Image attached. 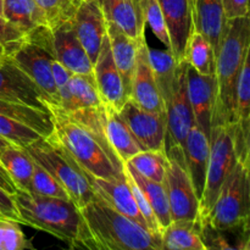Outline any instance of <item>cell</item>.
Returning <instances> with one entry per match:
<instances>
[{"label": "cell", "mask_w": 250, "mask_h": 250, "mask_svg": "<svg viewBox=\"0 0 250 250\" xmlns=\"http://www.w3.org/2000/svg\"><path fill=\"white\" fill-rule=\"evenodd\" d=\"M0 16H2V0H0Z\"/></svg>", "instance_id": "cell-50"}, {"label": "cell", "mask_w": 250, "mask_h": 250, "mask_svg": "<svg viewBox=\"0 0 250 250\" xmlns=\"http://www.w3.org/2000/svg\"><path fill=\"white\" fill-rule=\"evenodd\" d=\"M104 106L105 132H106L107 141L120 160L122 163H126L139 151H143V148L137 142L136 137L133 136L125 120L122 119L119 110L106 106V105Z\"/></svg>", "instance_id": "cell-24"}, {"label": "cell", "mask_w": 250, "mask_h": 250, "mask_svg": "<svg viewBox=\"0 0 250 250\" xmlns=\"http://www.w3.org/2000/svg\"><path fill=\"white\" fill-rule=\"evenodd\" d=\"M186 166L194 186L198 198L202 197L209 161V137L197 126L192 127L182 144Z\"/></svg>", "instance_id": "cell-21"}, {"label": "cell", "mask_w": 250, "mask_h": 250, "mask_svg": "<svg viewBox=\"0 0 250 250\" xmlns=\"http://www.w3.org/2000/svg\"><path fill=\"white\" fill-rule=\"evenodd\" d=\"M24 149L33 161L55 177L78 209L93 199L94 192L84 170L56 139L54 133L49 137H39Z\"/></svg>", "instance_id": "cell-5"}, {"label": "cell", "mask_w": 250, "mask_h": 250, "mask_svg": "<svg viewBox=\"0 0 250 250\" xmlns=\"http://www.w3.org/2000/svg\"><path fill=\"white\" fill-rule=\"evenodd\" d=\"M54 136L85 172L100 178H125L124 163L114 151L105 132V106L66 111L46 103Z\"/></svg>", "instance_id": "cell-1"}, {"label": "cell", "mask_w": 250, "mask_h": 250, "mask_svg": "<svg viewBox=\"0 0 250 250\" xmlns=\"http://www.w3.org/2000/svg\"><path fill=\"white\" fill-rule=\"evenodd\" d=\"M12 198L22 225L46 232L73 248L80 225L78 208L73 202L21 190Z\"/></svg>", "instance_id": "cell-4"}, {"label": "cell", "mask_w": 250, "mask_h": 250, "mask_svg": "<svg viewBox=\"0 0 250 250\" xmlns=\"http://www.w3.org/2000/svg\"><path fill=\"white\" fill-rule=\"evenodd\" d=\"M0 137L9 143L26 148L42 136L27 125L0 115Z\"/></svg>", "instance_id": "cell-38"}, {"label": "cell", "mask_w": 250, "mask_h": 250, "mask_svg": "<svg viewBox=\"0 0 250 250\" xmlns=\"http://www.w3.org/2000/svg\"><path fill=\"white\" fill-rule=\"evenodd\" d=\"M0 164L11 177L17 190L29 192L34 161L26 149L9 143L0 150Z\"/></svg>", "instance_id": "cell-27"}, {"label": "cell", "mask_w": 250, "mask_h": 250, "mask_svg": "<svg viewBox=\"0 0 250 250\" xmlns=\"http://www.w3.org/2000/svg\"><path fill=\"white\" fill-rule=\"evenodd\" d=\"M6 56L41 88L48 104L59 105L58 90L51 73L54 54L48 27L27 33L23 41Z\"/></svg>", "instance_id": "cell-6"}, {"label": "cell", "mask_w": 250, "mask_h": 250, "mask_svg": "<svg viewBox=\"0 0 250 250\" xmlns=\"http://www.w3.org/2000/svg\"><path fill=\"white\" fill-rule=\"evenodd\" d=\"M81 1H82V0H81Z\"/></svg>", "instance_id": "cell-53"}, {"label": "cell", "mask_w": 250, "mask_h": 250, "mask_svg": "<svg viewBox=\"0 0 250 250\" xmlns=\"http://www.w3.org/2000/svg\"><path fill=\"white\" fill-rule=\"evenodd\" d=\"M106 21L112 22L128 37L139 42L144 38L146 22L139 16L133 0H99Z\"/></svg>", "instance_id": "cell-25"}, {"label": "cell", "mask_w": 250, "mask_h": 250, "mask_svg": "<svg viewBox=\"0 0 250 250\" xmlns=\"http://www.w3.org/2000/svg\"><path fill=\"white\" fill-rule=\"evenodd\" d=\"M192 19L193 28L210 42L217 56L227 20L222 0H192Z\"/></svg>", "instance_id": "cell-20"}, {"label": "cell", "mask_w": 250, "mask_h": 250, "mask_svg": "<svg viewBox=\"0 0 250 250\" xmlns=\"http://www.w3.org/2000/svg\"><path fill=\"white\" fill-rule=\"evenodd\" d=\"M205 250L198 220L171 221L161 229V250Z\"/></svg>", "instance_id": "cell-26"}, {"label": "cell", "mask_w": 250, "mask_h": 250, "mask_svg": "<svg viewBox=\"0 0 250 250\" xmlns=\"http://www.w3.org/2000/svg\"><path fill=\"white\" fill-rule=\"evenodd\" d=\"M0 212L6 219L14 220L19 224H22V220L20 217L19 211H17L16 205H15L14 198L9 193L5 192L2 188H0Z\"/></svg>", "instance_id": "cell-45"}, {"label": "cell", "mask_w": 250, "mask_h": 250, "mask_svg": "<svg viewBox=\"0 0 250 250\" xmlns=\"http://www.w3.org/2000/svg\"><path fill=\"white\" fill-rule=\"evenodd\" d=\"M45 16L48 28L51 29L72 19L81 0H34Z\"/></svg>", "instance_id": "cell-37"}, {"label": "cell", "mask_w": 250, "mask_h": 250, "mask_svg": "<svg viewBox=\"0 0 250 250\" xmlns=\"http://www.w3.org/2000/svg\"><path fill=\"white\" fill-rule=\"evenodd\" d=\"M71 22L85 53L94 63L106 36V19L99 0H82Z\"/></svg>", "instance_id": "cell-13"}, {"label": "cell", "mask_w": 250, "mask_h": 250, "mask_svg": "<svg viewBox=\"0 0 250 250\" xmlns=\"http://www.w3.org/2000/svg\"><path fill=\"white\" fill-rule=\"evenodd\" d=\"M85 176H87L88 181L92 186L93 192L95 194L102 197L107 204L111 205L114 209L124 214L125 216L129 217L133 221L141 224L142 226L146 227V221H144L143 216H142L141 211L137 207L133 194H132L127 177L122 178V180H119V178L110 180V178L94 177L88 172H85Z\"/></svg>", "instance_id": "cell-18"}, {"label": "cell", "mask_w": 250, "mask_h": 250, "mask_svg": "<svg viewBox=\"0 0 250 250\" xmlns=\"http://www.w3.org/2000/svg\"><path fill=\"white\" fill-rule=\"evenodd\" d=\"M125 175H126L127 181H128L129 188H131L132 194H133L134 200H136V203H137V207H138L139 211H141L142 216H143L144 221H146V227H148L149 231H150L151 233L161 236L160 226H159V222H158V220H156V216H155V214H154L153 209H151L150 204H149L148 199L146 198L144 193L142 192V189L139 188V186L134 182L133 178L129 177L126 172H125Z\"/></svg>", "instance_id": "cell-42"}, {"label": "cell", "mask_w": 250, "mask_h": 250, "mask_svg": "<svg viewBox=\"0 0 250 250\" xmlns=\"http://www.w3.org/2000/svg\"><path fill=\"white\" fill-rule=\"evenodd\" d=\"M138 10L143 21L146 22V24H149L156 38L166 48L171 49L167 27H166L165 19H164L163 11H161L158 0H142L138 5Z\"/></svg>", "instance_id": "cell-36"}, {"label": "cell", "mask_w": 250, "mask_h": 250, "mask_svg": "<svg viewBox=\"0 0 250 250\" xmlns=\"http://www.w3.org/2000/svg\"><path fill=\"white\" fill-rule=\"evenodd\" d=\"M2 17L24 34L48 27L43 11L34 0H2Z\"/></svg>", "instance_id": "cell-28"}, {"label": "cell", "mask_w": 250, "mask_h": 250, "mask_svg": "<svg viewBox=\"0 0 250 250\" xmlns=\"http://www.w3.org/2000/svg\"><path fill=\"white\" fill-rule=\"evenodd\" d=\"M0 115L27 125L43 137H49L54 131L53 120L49 111H42L34 107L0 99Z\"/></svg>", "instance_id": "cell-32"}, {"label": "cell", "mask_w": 250, "mask_h": 250, "mask_svg": "<svg viewBox=\"0 0 250 250\" xmlns=\"http://www.w3.org/2000/svg\"><path fill=\"white\" fill-rule=\"evenodd\" d=\"M0 99L48 111L41 88L6 55L0 63Z\"/></svg>", "instance_id": "cell-12"}, {"label": "cell", "mask_w": 250, "mask_h": 250, "mask_svg": "<svg viewBox=\"0 0 250 250\" xmlns=\"http://www.w3.org/2000/svg\"><path fill=\"white\" fill-rule=\"evenodd\" d=\"M2 59H4V58H0V63L2 62Z\"/></svg>", "instance_id": "cell-51"}, {"label": "cell", "mask_w": 250, "mask_h": 250, "mask_svg": "<svg viewBox=\"0 0 250 250\" xmlns=\"http://www.w3.org/2000/svg\"><path fill=\"white\" fill-rule=\"evenodd\" d=\"M215 92H216L215 75H200L189 65L187 66V94L192 106L194 124L208 137L210 136L211 131Z\"/></svg>", "instance_id": "cell-17"}, {"label": "cell", "mask_w": 250, "mask_h": 250, "mask_svg": "<svg viewBox=\"0 0 250 250\" xmlns=\"http://www.w3.org/2000/svg\"><path fill=\"white\" fill-rule=\"evenodd\" d=\"M238 163L250 165V121H234L229 125Z\"/></svg>", "instance_id": "cell-41"}, {"label": "cell", "mask_w": 250, "mask_h": 250, "mask_svg": "<svg viewBox=\"0 0 250 250\" xmlns=\"http://www.w3.org/2000/svg\"><path fill=\"white\" fill-rule=\"evenodd\" d=\"M49 31L54 58L75 75H93V62L81 44L71 20Z\"/></svg>", "instance_id": "cell-14"}, {"label": "cell", "mask_w": 250, "mask_h": 250, "mask_svg": "<svg viewBox=\"0 0 250 250\" xmlns=\"http://www.w3.org/2000/svg\"><path fill=\"white\" fill-rule=\"evenodd\" d=\"M182 60L200 75H215L216 55L214 49L210 42L193 27L186 42Z\"/></svg>", "instance_id": "cell-31"}, {"label": "cell", "mask_w": 250, "mask_h": 250, "mask_svg": "<svg viewBox=\"0 0 250 250\" xmlns=\"http://www.w3.org/2000/svg\"><path fill=\"white\" fill-rule=\"evenodd\" d=\"M24 36L26 34L23 32L0 16V44L6 49V55L23 41Z\"/></svg>", "instance_id": "cell-43"}, {"label": "cell", "mask_w": 250, "mask_h": 250, "mask_svg": "<svg viewBox=\"0 0 250 250\" xmlns=\"http://www.w3.org/2000/svg\"><path fill=\"white\" fill-rule=\"evenodd\" d=\"M5 55H6V49L2 44H0V58H4Z\"/></svg>", "instance_id": "cell-47"}, {"label": "cell", "mask_w": 250, "mask_h": 250, "mask_svg": "<svg viewBox=\"0 0 250 250\" xmlns=\"http://www.w3.org/2000/svg\"><path fill=\"white\" fill-rule=\"evenodd\" d=\"M187 62L181 60L177 65L175 88L170 102L166 104V128L165 148L171 144L182 146L189 129L194 126L192 106L187 94Z\"/></svg>", "instance_id": "cell-10"}, {"label": "cell", "mask_w": 250, "mask_h": 250, "mask_svg": "<svg viewBox=\"0 0 250 250\" xmlns=\"http://www.w3.org/2000/svg\"><path fill=\"white\" fill-rule=\"evenodd\" d=\"M249 49V16L227 19L215 66L216 92L211 127L234 121V88L244 55Z\"/></svg>", "instance_id": "cell-3"}, {"label": "cell", "mask_w": 250, "mask_h": 250, "mask_svg": "<svg viewBox=\"0 0 250 250\" xmlns=\"http://www.w3.org/2000/svg\"><path fill=\"white\" fill-rule=\"evenodd\" d=\"M226 19L249 16V0H222Z\"/></svg>", "instance_id": "cell-44"}, {"label": "cell", "mask_w": 250, "mask_h": 250, "mask_svg": "<svg viewBox=\"0 0 250 250\" xmlns=\"http://www.w3.org/2000/svg\"><path fill=\"white\" fill-rule=\"evenodd\" d=\"M166 170L163 185L170 205L171 220H195L199 211V198L190 180L180 144H171L165 148Z\"/></svg>", "instance_id": "cell-8"}, {"label": "cell", "mask_w": 250, "mask_h": 250, "mask_svg": "<svg viewBox=\"0 0 250 250\" xmlns=\"http://www.w3.org/2000/svg\"><path fill=\"white\" fill-rule=\"evenodd\" d=\"M148 49L149 46L144 37L138 42L136 68H134L133 78H132L131 95L128 99H132L138 106L148 111L166 114L165 104L158 89L150 63H149Z\"/></svg>", "instance_id": "cell-15"}, {"label": "cell", "mask_w": 250, "mask_h": 250, "mask_svg": "<svg viewBox=\"0 0 250 250\" xmlns=\"http://www.w3.org/2000/svg\"><path fill=\"white\" fill-rule=\"evenodd\" d=\"M205 250H249V221L226 229H215L207 220L198 219Z\"/></svg>", "instance_id": "cell-23"}, {"label": "cell", "mask_w": 250, "mask_h": 250, "mask_svg": "<svg viewBox=\"0 0 250 250\" xmlns=\"http://www.w3.org/2000/svg\"><path fill=\"white\" fill-rule=\"evenodd\" d=\"M24 249H33V246L21 231L19 222L0 217V250Z\"/></svg>", "instance_id": "cell-40"}, {"label": "cell", "mask_w": 250, "mask_h": 250, "mask_svg": "<svg viewBox=\"0 0 250 250\" xmlns=\"http://www.w3.org/2000/svg\"><path fill=\"white\" fill-rule=\"evenodd\" d=\"M68 90L72 97L73 110L104 105L99 92H98L93 75H75L72 73L70 81H68Z\"/></svg>", "instance_id": "cell-33"}, {"label": "cell", "mask_w": 250, "mask_h": 250, "mask_svg": "<svg viewBox=\"0 0 250 250\" xmlns=\"http://www.w3.org/2000/svg\"><path fill=\"white\" fill-rule=\"evenodd\" d=\"M165 19L173 56L182 60L186 42L193 27L192 0H158Z\"/></svg>", "instance_id": "cell-19"}, {"label": "cell", "mask_w": 250, "mask_h": 250, "mask_svg": "<svg viewBox=\"0 0 250 250\" xmlns=\"http://www.w3.org/2000/svg\"><path fill=\"white\" fill-rule=\"evenodd\" d=\"M249 166L237 161L220 189L207 220L215 229H226L249 221L250 180ZM199 219V217H198Z\"/></svg>", "instance_id": "cell-7"}, {"label": "cell", "mask_w": 250, "mask_h": 250, "mask_svg": "<svg viewBox=\"0 0 250 250\" xmlns=\"http://www.w3.org/2000/svg\"><path fill=\"white\" fill-rule=\"evenodd\" d=\"M78 214L80 225L72 249L161 250V236L125 216L95 193Z\"/></svg>", "instance_id": "cell-2"}, {"label": "cell", "mask_w": 250, "mask_h": 250, "mask_svg": "<svg viewBox=\"0 0 250 250\" xmlns=\"http://www.w3.org/2000/svg\"><path fill=\"white\" fill-rule=\"evenodd\" d=\"M119 111L143 150H165L166 114L148 111L132 99H127Z\"/></svg>", "instance_id": "cell-11"}, {"label": "cell", "mask_w": 250, "mask_h": 250, "mask_svg": "<svg viewBox=\"0 0 250 250\" xmlns=\"http://www.w3.org/2000/svg\"><path fill=\"white\" fill-rule=\"evenodd\" d=\"M106 34L109 38L110 49H111L115 65L121 76L127 98H129L132 78H133L134 68H136L138 42L127 36L121 28H119L116 24L110 21H106Z\"/></svg>", "instance_id": "cell-22"}, {"label": "cell", "mask_w": 250, "mask_h": 250, "mask_svg": "<svg viewBox=\"0 0 250 250\" xmlns=\"http://www.w3.org/2000/svg\"><path fill=\"white\" fill-rule=\"evenodd\" d=\"M126 163L148 180L163 183L165 177L166 163H167L165 150L139 151Z\"/></svg>", "instance_id": "cell-34"}, {"label": "cell", "mask_w": 250, "mask_h": 250, "mask_svg": "<svg viewBox=\"0 0 250 250\" xmlns=\"http://www.w3.org/2000/svg\"><path fill=\"white\" fill-rule=\"evenodd\" d=\"M0 217H4V215H2L1 212H0Z\"/></svg>", "instance_id": "cell-52"}, {"label": "cell", "mask_w": 250, "mask_h": 250, "mask_svg": "<svg viewBox=\"0 0 250 250\" xmlns=\"http://www.w3.org/2000/svg\"><path fill=\"white\" fill-rule=\"evenodd\" d=\"M250 49L246 53L234 88V121H250ZM233 121V122H234Z\"/></svg>", "instance_id": "cell-35"}, {"label": "cell", "mask_w": 250, "mask_h": 250, "mask_svg": "<svg viewBox=\"0 0 250 250\" xmlns=\"http://www.w3.org/2000/svg\"><path fill=\"white\" fill-rule=\"evenodd\" d=\"M124 171L129 177L133 178L134 182L139 186L142 192L144 193L146 198L148 199L149 204H150L151 209H153L154 214H155L160 229L168 226L172 220H171L170 205H168L167 195H166V190L163 183H158L148 180L144 176H142L141 173L137 172L127 163H124Z\"/></svg>", "instance_id": "cell-30"}, {"label": "cell", "mask_w": 250, "mask_h": 250, "mask_svg": "<svg viewBox=\"0 0 250 250\" xmlns=\"http://www.w3.org/2000/svg\"><path fill=\"white\" fill-rule=\"evenodd\" d=\"M7 144H9V142H7L6 139H4V138H1V137H0V150H1V149L4 148L5 146H7Z\"/></svg>", "instance_id": "cell-48"}, {"label": "cell", "mask_w": 250, "mask_h": 250, "mask_svg": "<svg viewBox=\"0 0 250 250\" xmlns=\"http://www.w3.org/2000/svg\"><path fill=\"white\" fill-rule=\"evenodd\" d=\"M141 1H142V0H133V2H134V5H136L137 10H138V5H139V2H141ZM138 14H139V10H138ZM139 16H141V14H139ZM142 20H143V19H142Z\"/></svg>", "instance_id": "cell-49"}, {"label": "cell", "mask_w": 250, "mask_h": 250, "mask_svg": "<svg viewBox=\"0 0 250 250\" xmlns=\"http://www.w3.org/2000/svg\"><path fill=\"white\" fill-rule=\"evenodd\" d=\"M29 193L44 195V197H55L61 198V199L71 200L68 194L66 193V190L55 180V177L48 170H45L43 166L37 164L36 161H34L33 173H32L31 180V190H29Z\"/></svg>", "instance_id": "cell-39"}, {"label": "cell", "mask_w": 250, "mask_h": 250, "mask_svg": "<svg viewBox=\"0 0 250 250\" xmlns=\"http://www.w3.org/2000/svg\"><path fill=\"white\" fill-rule=\"evenodd\" d=\"M210 154L204 189L199 199V219L208 217L215 204L225 180L237 163L229 125L212 126L209 136Z\"/></svg>", "instance_id": "cell-9"}, {"label": "cell", "mask_w": 250, "mask_h": 250, "mask_svg": "<svg viewBox=\"0 0 250 250\" xmlns=\"http://www.w3.org/2000/svg\"><path fill=\"white\" fill-rule=\"evenodd\" d=\"M0 188H2L10 195H14L17 192L16 186L12 182L11 177H10L9 173L6 172V170H5L1 164H0Z\"/></svg>", "instance_id": "cell-46"}, {"label": "cell", "mask_w": 250, "mask_h": 250, "mask_svg": "<svg viewBox=\"0 0 250 250\" xmlns=\"http://www.w3.org/2000/svg\"><path fill=\"white\" fill-rule=\"evenodd\" d=\"M148 59L164 104H167L175 88L177 60L170 49H148Z\"/></svg>", "instance_id": "cell-29"}, {"label": "cell", "mask_w": 250, "mask_h": 250, "mask_svg": "<svg viewBox=\"0 0 250 250\" xmlns=\"http://www.w3.org/2000/svg\"><path fill=\"white\" fill-rule=\"evenodd\" d=\"M93 77L103 104L116 110L121 109L128 98L112 58L107 34L104 37L97 60L93 63Z\"/></svg>", "instance_id": "cell-16"}]
</instances>
